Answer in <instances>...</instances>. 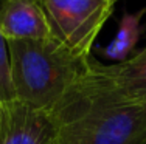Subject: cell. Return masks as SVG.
<instances>
[{
  "label": "cell",
  "mask_w": 146,
  "mask_h": 144,
  "mask_svg": "<svg viewBox=\"0 0 146 144\" xmlns=\"http://www.w3.org/2000/svg\"><path fill=\"white\" fill-rule=\"evenodd\" d=\"M56 144H146V105L132 104L89 70L53 112Z\"/></svg>",
  "instance_id": "1"
},
{
  "label": "cell",
  "mask_w": 146,
  "mask_h": 144,
  "mask_svg": "<svg viewBox=\"0 0 146 144\" xmlns=\"http://www.w3.org/2000/svg\"><path fill=\"white\" fill-rule=\"evenodd\" d=\"M11 82L16 101L53 112L89 70L81 59L54 37L8 42Z\"/></svg>",
  "instance_id": "2"
},
{
  "label": "cell",
  "mask_w": 146,
  "mask_h": 144,
  "mask_svg": "<svg viewBox=\"0 0 146 144\" xmlns=\"http://www.w3.org/2000/svg\"><path fill=\"white\" fill-rule=\"evenodd\" d=\"M51 37L81 59H90L92 47L113 11L110 0H39Z\"/></svg>",
  "instance_id": "3"
},
{
  "label": "cell",
  "mask_w": 146,
  "mask_h": 144,
  "mask_svg": "<svg viewBox=\"0 0 146 144\" xmlns=\"http://www.w3.org/2000/svg\"><path fill=\"white\" fill-rule=\"evenodd\" d=\"M0 144H56V121L44 112L13 101L3 105Z\"/></svg>",
  "instance_id": "4"
},
{
  "label": "cell",
  "mask_w": 146,
  "mask_h": 144,
  "mask_svg": "<svg viewBox=\"0 0 146 144\" xmlns=\"http://www.w3.org/2000/svg\"><path fill=\"white\" fill-rule=\"evenodd\" d=\"M0 33L6 42L51 37L39 0H0Z\"/></svg>",
  "instance_id": "5"
},
{
  "label": "cell",
  "mask_w": 146,
  "mask_h": 144,
  "mask_svg": "<svg viewBox=\"0 0 146 144\" xmlns=\"http://www.w3.org/2000/svg\"><path fill=\"white\" fill-rule=\"evenodd\" d=\"M92 65L117 96L132 104L146 105V47L115 65H104L93 57Z\"/></svg>",
  "instance_id": "6"
},
{
  "label": "cell",
  "mask_w": 146,
  "mask_h": 144,
  "mask_svg": "<svg viewBox=\"0 0 146 144\" xmlns=\"http://www.w3.org/2000/svg\"><path fill=\"white\" fill-rule=\"evenodd\" d=\"M146 14V8H141L135 12H124L118 23V31L109 45L100 48V53L104 57L112 60H123L129 59V54L135 50L138 40L143 33L141 19Z\"/></svg>",
  "instance_id": "7"
},
{
  "label": "cell",
  "mask_w": 146,
  "mask_h": 144,
  "mask_svg": "<svg viewBox=\"0 0 146 144\" xmlns=\"http://www.w3.org/2000/svg\"><path fill=\"white\" fill-rule=\"evenodd\" d=\"M16 101L14 88L11 82V64H9L8 42L0 33V102L8 104Z\"/></svg>",
  "instance_id": "8"
},
{
  "label": "cell",
  "mask_w": 146,
  "mask_h": 144,
  "mask_svg": "<svg viewBox=\"0 0 146 144\" xmlns=\"http://www.w3.org/2000/svg\"><path fill=\"white\" fill-rule=\"evenodd\" d=\"M3 105H5V104L0 102V121H2V115H3Z\"/></svg>",
  "instance_id": "9"
},
{
  "label": "cell",
  "mask_w": 146,
  "mask_h": 144,
  "mask_svg": "<svg viewBox=\"0 0 146 144\" xmlns=\"http://www.w3.org/2000/svg\"><path fill=\"white\" fill-rule=\"evenodd\" d=\"M110 2H112V3H113V5H115V3L118 2V0H110Z\"/></svg>",
  "instance_id": "10"
}]
</instances>
